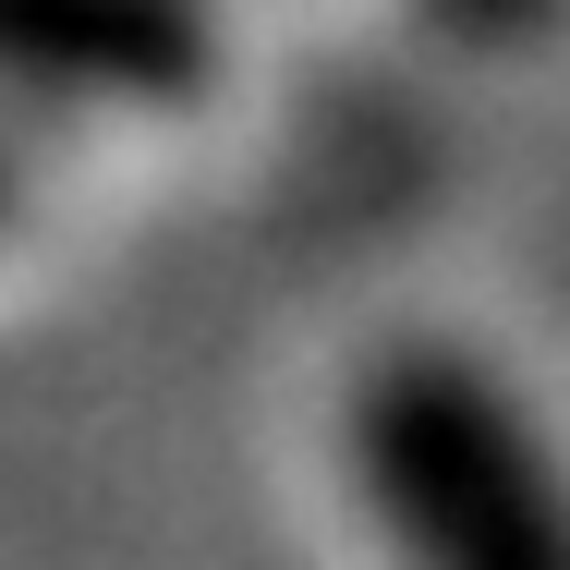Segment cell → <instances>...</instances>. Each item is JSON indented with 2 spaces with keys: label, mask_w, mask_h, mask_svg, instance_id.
<instances>
[{
  "label": "cell",
  "mask_w": 570,
  "mask_h": 570,
  "mask_svg": "<svg viewBox=\"0 0 570 570\" xmlns=\"http://www.w3.org/2000/svg\"><path fill=\"white\" fill-rule=\"evenodd\" d=\"M24 195H37V134H24V121L0 110V230L24 219Z\"/></svg>",
  "instance_id": "277c9868"
},
{
  "label": "cell",
  "mask_w": 570,
  "mask_h": 570,
  "mask_svg": "<svg viewBox=\"0 0 570 570\" xmlns=\"http://www.w3.org/2000/svg\"><path fill=\"white\" fill-rule=\"evenodd\" d=\"M425 12H438L450 37H534L559 0H425Z\"/></svg>",
  "instance_id": "3957f363"
},
{
  "label": "cell",
  "mask_w": 570,
  "mask_h": 570,
  "mask_svg": "<svg viewBox=\"0 0 570 570\" xmlns=\"http://www.w3.org/2000/svg\"><path fill=\"white\" fill-rule=\"evenodd\" d=\"M352 498L401 559L438 570H570V473L522 425V401L450 341L376 352L341 413Z\"/></svg>",
  "instance_id": "6da1fadb"
},
{
  "label": "cell",
  "mask_w": 570,
  "mask_h": 570,
  "mask_svg": "<svg viewBox=\"0 0 570 570\" xmlns=\"http://www.w3.org/2000/svg\"><path fill=\"white\" fill-rule=\"evenodd\" d=\"M219 73L207 0H0V98L37 110H183Z\"/></svg>",
  "instance_id": "7a4b0ae2"
}]
</instances>
